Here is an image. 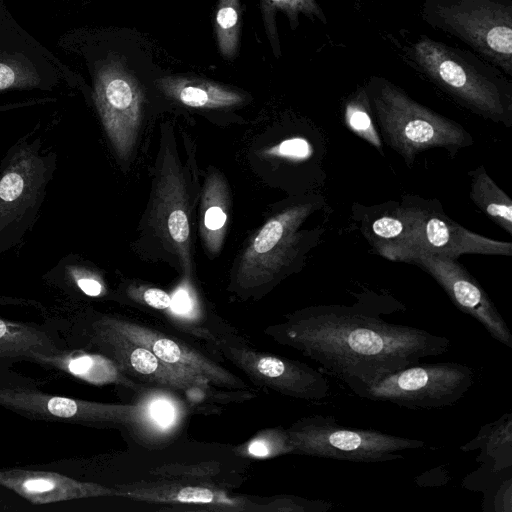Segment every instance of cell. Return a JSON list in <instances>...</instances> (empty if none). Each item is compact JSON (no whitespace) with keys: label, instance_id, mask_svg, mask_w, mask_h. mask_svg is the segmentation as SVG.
<instances>
[{"label":"cell","instance_id":"6da1fadb","mask_svg":"<svg viewBox=\"0 0 512 512\" xmlns=\"http://www.w3.org/2000/svg\"><path fill=\"white\" fill-rule=\"evenodd\" d=\"M381 311L357 303L303 308L286 315L266 333L299 351L321 370L362 397L364 391L400 369L426 357L448 352V337L424 329L393 324Z\"/></svg>","mask_w":512,"mask_h":512},{"label":"cell","instance_id":"7a4b0ae2","mask_svg":"<svg viewBox=\"0 0 512 512\" xmlns=\"http://www.w3.org/2000/svg\"><path fill=\"white\" fill-rule=\"evenodd\" d=\"M404 61L471 112L512 124V83L507 75L474 52L421 34L401 46Z\"/></svg>","mask_w":512,"mask_h":512},{"label":"cell","instance_id":"3957f363","mask_svg":"<svg viewBox=\"0 0 512 512\" xmlns=\"http://www.w3.org/2000/svg\"><path fill=\"white\" fill-rule=\"evenodd\" d=\"M365 88L384 142L407 166L412 167L423 151L443 148L454 157L460 149L473 144L463 126L415 101L387 78L371 76Z\"/></svg>","mask_w":512,"mask_h":512},{"label":"cell","instance_id":"277c9868","mask_svg":"<svg viewBox=\"0 0 512 512\" xmlns=\"http://www.w3.org/2000/svg\"><path fill=\"white\" fill-rule=\"evenodd\" d=\"M420 15L512 75V0H423Z\"/></svg>","mask_w":512,"mask_h":512},{"label":"cell","instance_id":"5b68a950","mask_svg":"<svg viewBox=\"0 0 512 512\" xmlns=\"http://www.w3.org/2000/svg\"><path fill=\"white\" fill-rule=\"evenodd\" d=\"M316 207L312 201L289 206L261 227L240 259L237 289L266 286L295 268L321 235L320 229H300Z\"/></svg>","mask_w":512,"mask_h":512},{"label":"cell","instance_id":"8992f818","mask_svg":"<svg viewBox=\"0 0 512 512\" xmlns=\"http://www.w3.org/2000/svg\"><path fill=\"white\" fill-rule=\"evenodd\" d=\"M293 454L378 463L403 459L400 451L422 449L425 442L372 429L348 428L334 416L310 415L287 429Z\"/></svg>","mask_w":512,"mask_h":512},{"label":"cell","instance_id":"52a82bcc","mask_svg":"<svg viewBox=\"0 0 512 512\" xmlns=\"http://www.w3.org/2000/svg\"><path fill=\"white\" fill-rule=\"evenodd\" d=\"M473 383L474 372L467 365L419 362L368 387L362 398L408 409H442L462 399Z\"/></svg>","mask_w":512,"mask_h":512},{"label":"cell","instance_id":"ba28073f","mask_svg":"<svg viewBox=\"0 0 512 512\" xmlns=\"http://www.w3.org/2000/svg\"><path fill=\"white\" fill-rule=\"evenodd\" d=\"M410 225L409 246L402 258L413 252L457 260L464 254L511 256L512 243L474 233L448 217L436 199L405 195L401 199Z\"/></svg>","mask_w":512,"mask_h":512},{"label":"cell","instance_id":"9c48e42d","mask_svg":"<svg viewBox=\"0 0 512 512\" xmlns=\"http://www.w3.org/2000/svg\"><path fill=\"white\" fill-rule=\"evenodd\" d=\"M86 348L95 349L111 359L126 375L157 387L204 395L210 391V382L174 367L157 358L150 350L117 333L98 317L84 320L74 326Z\"/></svg>","mask_w":512,"mask_h":512},{"label":"cell","instance_id":"30bf717a","mask_svg":"<svg viewBox=\"0 0 512 512\" xmlns=\"http://www.w3.org/2000/svg\"><path fill=\"white\" fill-rule=\"evenodd\" d=\"M0 407L30 420L55 421L92 427L125 426L131 429L138 405L111 404L59 396L36 385L0 384Z\"/></svg>","mask_w":512,"mask_h":512},{"label":"cell","instance_id":"8fae6325","mask_svg":"<svg viewBox=\"0 0 512 512\" xmlns=\"http://www.w3.org/2000/svg\"><path fill=\"white\" fill-rule=\"evenodd\" d=\"M91 68L96 108L116 153L126 158L140 125L141 90L126 66L114 57L98 59Z\"/></svg>","mask_w":512,"mask_h":512},{"label":"cell","instance_id":"7c38bea8","mask_svg":"<svg viewBox=\"0 0 512 512\" xmlns=\"http://www.w3.org/2000/svg\"><path fill=\"white\" fill-rule=\"evenodd\" d=\"M208 336L216 351L258 385L305 401H321L330 394L327 378L303 362L258 352L213 335Z\"/></svg>","mask_w":512,"mask_h":512},{"label":"cell","instance_id":"4fadbf2b","mask_svg":"<svg viewBox=\"0 0 512 512\" xmlns=\"http://www.w3.org/2000/svg\"><path fill=\"white\" fill-rule=\"evenodd\" d=\"M403 262L428 273L462 313L478 321L494 340L512 349V333L504 318L479 282L457 260L413 252Z\"/></svg>","mask_w":512,"mask_h":512},{"label":"cell","instance_id":"5bb4252c","mask_svg":"<svg viewBox=\"0 0 512 512\" xmlns=\"http://www.w3.org/2000/svg\"><path fill=\"white\" fill-rule=\"evenodd\" d=\"M98 319L127 339L144 346L171 367L203 377L210 384L219 387L248 388L240 378L172 337L141 324L111 315H100Z\"/></svg>","mask_w":512,"mask_h":512},{"label":"cell","instance_id":"9a60e30c","mask_svg":"<svg viewBox=\"0 0 512 512\" xmlns=\"http://www.w3.org/2000/svg\"><path fill=\"white\" fill-rule=\"evenodd\" d=\"M68 67L18 25L0 32V90L48 87Z\"/></svg>","mask_w":512,"mask_h":512},{"label":"cell","instance_id":"2e32d148","mask_svg":"<svg viewBox=\"0 0 512 512\" xmlns=\"http://www.w3.org/2000/svg\"><path fill=\"white\" fill-rule=\"evenodd\" d=\"M184 183L175 159L163 157L157 178L152 220L157 232L190 267V226Z\"/></svg>","mask_w":512,"mask_h":512},{"label":"cell","instance_id":"e0dca14e","mask_svg":"<svg viewBox=\"0 0 512 512\" xmlns=\"http://www.w3.org/2000/svg\"><path fill=\"white\" fill-rule=\"evenodd\" d=\"M0 487L9 489L35 505L116 495L112 489L56 472L23 468H0Z\"/></svg>","mask_w":512,"mask_h":512},{"label":"cell","instance_id":"ac0fdd59","mask_svg":"<svg viewBox=\"0 0 512 512\" xmlns=\"http://www.w3.org/2000/svg\"><path fill=\"white\" fill-rule=\"evenodd\" d=\"M360 230L373 249L390 261L401 262L409 246L410 225L402 202L389 201L355 210Z\"/></svg>","mask_w":512,"mask_h":512},{"label":"cell","instance_id":"d6986e66","mask_svg":"<svg viewBox=\"0 0 512 512\" xmlns=\"http://www.w3.org/2000/svg\"><path fill=\"white\" fill-rule=\"evenodd\" d=\"M44 180L43 163L21 150L0 177V232L32 207Z\"/></svg>","mask_w":512,"mask_h":512},{"label":"cell","instance_id":"ffe728a7","mask_svg":"<svg viewBox=\"0 0 512 512\" xmlns=\"http://www.w3.org/2000/svg\"><path fill=\"white\" fill-rule=\"evenodd\" d=\"M116 495L140 501L165 504L210 506L211 510H259L254 503L205 486L159 483H133L116 489Z\"/></svg>","mask_w":512,"mask_h":512},{"label":"cell","instance_id":"44dd1931","mask_svg":"<svg viewBox=\"0 0 512 512\" xmlns=\"http://www.w3.org/2000/svg\"><path fill=\"white\" fill-rule=\"evenodd\" d=\"M26 361L55 370L93 385H121L131 389L136 383L101 353L63 349L55 353H31Z\"/></svg>","mask_w":512,"mask_h":512},{"label":"cell","instance_id":"7402d4cb","mask_svg":"<svg viewBox=\"0 0 512 512\" xmlns=\"http://www.w3.org/2000/svg\"><path fill=\"white\" fill-rule=\"evenodd\" d=\"M65 348L54 328L0 317V383L14 380L10 366L26 361L31 353H55Z\"/></svg>","mask_w":512,"mask_h":512},{"label":"cell","instance_id":"603a6c76","mask_svg":"<svg viewBox=\"0 0 512 512\" xmlns=\"http://www.w3.org/2000/svg\"><path fill=\"white\" fill-rule=\"evenodd\" d=\"M138 417L130 429L140 439L147 442L162 441L170 437L186 415L183 403L171 390L157 387L141 391Z\"/></svg>","mask_w":512,"mask_h":512},{"label":"cell","instance_id":"cb8c5ba5","mask_svg":"<svg viewBox=\"0 0 512 512\" xmlns=\"http://www.w3.org/2000/svg\"><path fill=\"white\" fill-rule=\"evenodd\" d=\"M157 84L166 95L193 108H227L244 100L236 90L196 77L166 76Z\"/></svg>","mask_w":512,"mask_h":512},{"label":"cell","instance_id":"d4e9b609","mask_svg":"<svg viewBox=\"0 0 512 512\" xmlns=\"http://www.w3.org/2000/svg\"><path fill=\"white\" fill-rule=\"evenodd\" d=\"M227 187L222 177L213 173L204 186L201 199V233L206 248L217 253L227 225Z\"/></svg>","mask_w":512,"mask_h":512},{"label":"cell","instance_id":"484cf974","mask_svg":"<svg viewBox=\"0 0 512 512\" xmlns=\"http://www.w3.org/2000/svg\"><path fill=\"white\" fill-rule=\"evenodd\" d=\"M470 198L490 220L512 234V201L492 180L483 165L470 171Z\"/></svg>","mask_w":512,"mask_h":512},{"label":"cell","instance_id":"4316f807","mask_svg":"<svg viewBox=\"0 0 512 512\" xmlns=\"http://www.w3.org/2000/svg\"><path fill=\"white\" fill-rule=\"evenodd\" d=\"M261 12L268 39L276 57L281 54L276 28V12L285 13L290 27L295 30L301 15L327 24V18L317 0H260Z\"/></svg>","mask_w":512,"mask_h":512},{"label":"cell","instance_id":"83f0119b","mask_svg":"<svg viewBox=\"0 0 512 512\" xmlns=\"http://www.w3.org/2000/svg\"><path fill=\"white\" fill-rule=\"evenodd\" d=\"M343 120L350 131L371 144L383 155L381 137L376 129L365 85L357 87L345 99Z\"/></svg>","mask_w":512,"mask_h":512},{"label":"cell","instance_id":"f1b7e54d","mask_svg":"<svg viewBox=\"0 0 512 512\" xmlns=\"http://www.w3.org/2000/svg\"><path fill=\"white\" fill-rule=\"evenodd\" d=\"M240 28V0H219L215 14V33L219 51L225 59H232L238 53Z\"/></svg>","mask_w":512,"mask_h":512},{"label":"cell","instance_id":"f546056e","mask_svg":"<svg viewBox=\"0 0 512 512\" xmlns=\"http://www.w3.org/2000/svg\"><path fill=\"white\" fill-rule=\"evenodd\" d=\"M237 452L246 457L271 458L292 453L293 446L287 430L275 428L260 432L248 443L238 447Z\"/></svg>","mask_w":512,"mask_h":512},{"label":"cell","instance_id":"4dcf8cb0","mask_svg":"<svg viewBox=\"0 0 512 512\" xmlns=\"http://www.w3.org/2000/svg\"><path fill=\"white\" fill-rule=\"evenodd\" d=\"M69 272L77 287L85 295L98 297L104 294V284L93 272L80 267H71Z\"/></svg>","mask_w":512,"mask_h":512},{"label":"cell","instance_id":"1f68e13d","mask_svg":"<svg viewBox=\"0 0 512 512\" xmlns=\"http://www.w3.org/2000/svg\"><path fill=\"white\" fill-rule=\"evenodd\" d=\"M310 152V145L306 140L301 138L285 140L278 146L269 150L271 154L293 159H304Z\"/></svg>","mask_w":512,"mask_h":512},{"label":"cell","instance_id":"d6a6232c","mask_svg":"<svg viewBox=\"0 0 512 512\" xmlns=\"http://www.w3.org/2000/svg\"><path fill=\"white\" fill-rule=\"evenodd\" d=\"M142 300L148 306L159 310L168 309L172 306L170 295L158 288L145 289L142 293Z\"/></svg>","mask_w":512,"mask_h":512},{"label":"cell","instance_id":"836d02e7","mask_svg":"<svg viewBox=\"0 0 512 512\" xmlns=\"http://www.w3.org/2000/svg\"><path fill=\"white\" fill-rule=\"evenodd\" d=\"M175 310L185 313L190 308V301L185 291H178L174 297Z\"/></svg>","mask_w":512,"mask_h":512},{"label":"cell","instance_id":"e575fe53","mask_svg":"<svg viewBox=\"0 0 512 512\" xmlns=\"http://www.w3.org/2000/svg\"><path fill=\"white\" fill-rule=\"evenodd\" d=\"M61 1H68V0H61Z\"/></svg>","mask_w":512,"mask_h":512}]
</instances>
